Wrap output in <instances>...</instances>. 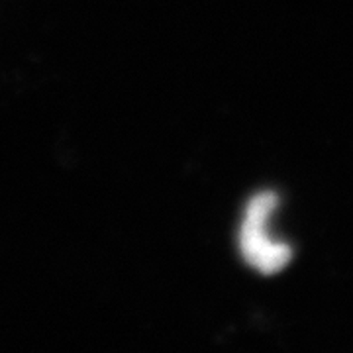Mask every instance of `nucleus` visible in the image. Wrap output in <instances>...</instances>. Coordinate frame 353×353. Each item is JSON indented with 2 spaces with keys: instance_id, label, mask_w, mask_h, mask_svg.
I'll use <instances>...</instances> for the list:
<instances>
[{
  "instance_id": "1",
  "label": "nucleus",
  "mask_w": 353,
  "mask_h": 353,
  "mask_svg": "<svg viewBox=\"0 0 353 353\" xmlns=\"http://www.w3.org/2000/svg\"><path fill=\"white\" fill-rule=\"evenodd\" d=\"M277 194L273 190H261L245 206L240 228V252L245 263L263 275H275L283 271L292 259L289 243L275 241L269 234V222L277 208Z\"/></svg>"
}]
</instances>
